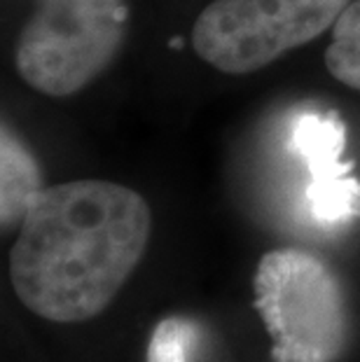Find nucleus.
I'll list each match as a JSON object with an SVG mask.
<instances>
[{
	"label": "nucleus",
	"instance_id": "nucleus-1",
	"mask_svg": "<svg viewBox=\"0 0 360 362\" xmlns=\"http://www.w3.org/2000/svg\"><path fill=\"white\" fill-rule=\"evenodd\" d=\"M150 234V206L127 185H52L19 225L10 250L12 288L45 320H91L108 309L141 264Z\"/></svg>",
	"mask_w": 360,
	"mask_h": 362
},
{
	"label": "nucleus",
	"instance_id": "nucleus-2",
	"mask_svg": "<svg viewBox=\"0 0 360 362\" xmlns=\"http://www.w3.org/2000/svg\"><path fill=\"white\" fill-rule=\"evenodd\" d=\"M252 306L272 339V362H339L351 337L342 281L302 248L265 252L252 276Z\"/></svg>",
	"mask_w": 360,
	"mask_h": 362
},
{
	"label": "nucleus",
	"instance_id": "nucleus-3",
	"mask_svg": "<svg viewBox=\"0 0 360 362\" xmlns=\"http://www.w3.org/2000/svg\"><path fill=\"white\" fill-rule=\"evenodd\" d=\"M127 0H35L14 66L45 96H73L108 68L124 42Z\"/></svg>",
	"mask_w": 360,
	"mask_h": 362
},
{
	"label": "nucleus",
	"instance_id": "nucleus-4",
	"mask_svg": "<svg viewBox=\"0 0 360 362\" xmlns=\"http://www.w3.org/2000/svg\"><path fill=\"white\" fill-rule=\"evenodd\" d=\"M354 0H213L194 21L197 57L220 73H257L316 40Z\"/></svg>",
	"mask_w": 360,
	"mask_h": 362
},
{
	"label": "nucleus",
	"instance_id": "nucleus-5",
	"mask_svg": "<svg viewBox=\"0 0 360 362\" xmlns=\"http://www.w3.org/2000/svg\"><path fill=\"white\" fill-rule=\"evenodd\" d=\"M290 148L309 173L306 204L318 225L342 227L360 218V180L344 161L347 124L335 110L306 107L293 115Z\"/></svg>",
	"mask_w": 360,
	"mask_h": 362
},
{
	"label": "nucleus",
	"instance_id": "nucleus-6",
	"mask_svg": "<svg viewBox=\"0 0 360 362\" xmlns=\"http://www.w3.org/2000/svg\"><path fill=\"white\" fill-rule=\"evenodd\" d=\"M45 189L42 171L30 150L10 127L0 134V222L3 229H17L30 204Z\"/></svg>",
	"mask_w": 360,
	"mask_h": 362
},
{
	"label": "nucleus",
	"instance_id": "nucleus-7",
	"mask_svg": "<svg viewBox=\"0 0 360 362\" xmlns=\"http://www.w3.org/2000/svg\"><path fill=\"white\" fill-rule=\"evenodd\" d=\"M325 66L337 82L360 91V0H354L332 26Z\"/></svg>",
	"mask_w": 360,
	"mask_h": 362
},
{
	"label": "nucleus",
	"instance_id": "nucleus-8",
	"mask_svg": "<svg viewBox=\"0 0 360 362\" xmlns=\"http://www.w3.org/2000/svg\"><path fill=\"white\" fill-rule=\"evenodd\" d=\"M199 341V325L185 315H166L155 325L145 351V362H190Z\"/></svg>",
	"mask_w": 360,
	"mask_h": 362
}]
</instances>
